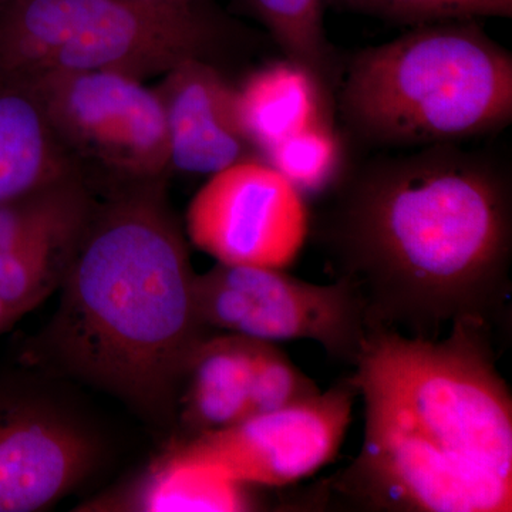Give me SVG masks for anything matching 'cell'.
<instances>
[{
  "mask_svg": "<svg viewBox=\"0 0 512 512\" xmlns=\"http://www.w3.org/2000/svg\"><path fill=\"white\" fill-rule=\"evenodd\" d=\"M3 2H5V0H0V5H2Z\"/></svg>",
  "mask_w": 512,
  "mask_h": 512,
  "instance_id": "603a6c76",
  "label": "cell"
},
{
  "mask_svg": "<svg viewBox=\"0 0 512 512\" xmlns=\"http://www.w3.org/2000/svg\"><path fill=\"white\" fill-rule=\"evenodd\" d=\"M70 175L35 84L0 72V202Z\"/></svg>",
  "mask_w": 512,
  "mask_h": 512,
  "instance_id": "9a60e30c",
  "label": "cell"
},
{
  "mask_svg": "<svg viewBox=\"0 0 512 512\" xmlns=\"http://www.w3.org/2000/svg\"><path fill=\"white\" fill-rule=\"evenodd\" d=\"M335 93L308 67L266 63L235 86L239 126L259 157L305 128L335 121Z\"/></svg>",
  "mask_w": 512,
  "mask_h": 512,
  "instance_id": "4fadbf2b",
  "label": "cell"
},
{
  "mask_svg": "<svg viewBox=\"0 0 512 512\" xmlns=\"http://www.w3.org/2000/svg\"><path fill=\"white\" fill-rule=\"evenodd\" d=\"M247 485L220 470L171 453L110 501L94 504L136 511H247ZM93 507V505H92Z\"/></svg>",
  "mask_w": 512,
  "mask_h": 512,
  "instance_id": "2e32d148",
  "label": "cell"
},
{
  "mask_svg": "<svg viewBox=\"0 0 512 512\" xmlns=\"http://www.w3.org/2000/svg\"><path fill=\"white\" fill-rule=\"evenodd\" d=\"M18 316L15 315L9 308H6L2 302H0V333L6 332L9 328L15 325Z\"/></svg>",
  "mask_w": 512,
  "mask_h": 512,
  "instance_id": "7402d4cb",
  "label": "cell"
},
{
  "mask_svg": "<svg viewBox=\"0 0 512 512\" xmlns=\"http://www.w3.org/2000/svg\"><path fill=\"white\" fill-rule=\"evenodd\" d=\"M326 242L369 328L413 336L488 322L507 295L512 194L503 165L460 144L370 161L343 181Z\"/></svg>",
  "mask_w": 512,
  "mask_h": 512,
  "instance_id": "6da1fadb",
  "label": "cell"
},
{
  "mask_svg": "<svg viewBox=\"0 0 512 512\" xmlns=\"http://www.w3.org/2000/svg\"><path fill=\"white\" fill-rule=\"evenodd\" d=\"M319 392L316 383L293 365L275 343L254 339L251 416L284 409Z\"/></svg>",
  "mask_w": 512,
  "mask_h": 512,
  "instance_id": "ffe728a7",
  "label": "cell"
},
{
  "mask_svg": "<svg viewBox=\"0 0 512 512\" xmlns=\"http://www.w3.org/2000/svg\"><path fill=\"white\" fill-rule=\"evenodd\" d=\"M258 20L288 59L311 69L335 93L342 69L325 28L329 0H234Z\"/></svg>",
  "mask_w": 512,
  "mask_h": 512,
  "instance_id": "e0dca14e",
  "label": "cell"
},
{
  "mask_svg": "<svg viewBox=\"0 0 512 512\" xmlns=\"http://www.w3.org/2000/svg\"><path fill=\"white\" fill-rule=\"evenodd\" d=\"M198 315L208 329L262 340H311L330 357L355 365L369 322L355 285H318L285 269L218 264L195 276Z\"/></svg>",
  "mask_w": 512,
  "mask_h": 512,
  "instance_id": "52a82bcc",
  "label": "cell"
},
{
  "mask_svg": "<svg viewBox=\"0 0 512 512\" xmlns=\"http://www.w3.org/2000/svg\"><path fill=\"white\" fill-rule=\"evenodd\" d=\"M487 336L478 320L441 340L369 328L350 377L365 441L345 493L380 510H512L511 393Z\"/></svg>",
  "mask_w": 512,
  "mask_h": 512,
  "instance_id": "3957f363",
  "label": "cell"
},
{
  "mask_svg": "<svg viewBox=\"0 0 512 512\" xmlns=\"http://www.w3.org/2000/svg\"><path fill=\"white\" fill-rule=\"evenodd\" d=\"M252 352L254 339L234 333L208 335L195 349L177 409L187 440L251 416Z\"/></svg>",
  "mask_w": 512,
  "mask_h": 512,
  "instance_id": "5bb4252c",
  "label": "cell"
},
{
  "mask_svg": "<svg viewBox=\"0 0 512 512\" xmlns=\"http://www.w3.org/2000/svg\"><path fill=\"white\" fill-rule=\"evenodd\" d=\"M94 202L79 175L0 202V302L19 319L59 291Z\"/></svg>",
  "mask_w": 512,
  "mask_h": 512,
  "instance_id": "8fae6325",
  "label": "cell"
},
{
  "mask_svg": "<svg viewBox=\"0 0 512 512\" xmlns=\"http://www.w3.org/2000/svg\"><path fill=\"white\" fill-rule=\"evenodd\" d=\"M57 144L94 194L170 174L156 89L116 72L47 74L32 82Z\"/></svg>",
  "mask_w": 512,
  "mask_h": 512,
  "instance_id": "8992f818",
  "label": "cell"
},
{
  "mask_svg": "<svg viewBox=\"0 0 512 512\" xmlns=\"http://www.w3.org/2000/svg\"><path fill=\"white\" fill-rule=\"evenodd\" d=\"M241 28L217 5L178 8L146 0H5L0 72L164 76L190 59L217 63ZM218 64V63H217Z\"/></svg>",
  "mask_w": 512,
  "mask_h": 512,
  "instance_id": "5b68a950",
  "label": "cell"
},
{
  "mask_svg": "<svg viewBox=\"0 0 512 512\" xmlns=\"http://www.w3.org/2000/svg\"><path fill=\"white\" fill-rule=\"evenodd\" d=\"M336 104L379 147L460 144L512 120V55L476 19L412 26L367 47L342 72Z\"/></svg>",
  "mask_w": 512,
  "mask_h": 512,
  "instance_id": "277c9868",
  "label": "cell"
},
{
  "mask_svg": "<svg viewBox=\"0 0 512 512\" xmlns=\"http://www.w3.org/2000/svg\"><path fill=\"white\" fill-rule=\"evenodd\" d=\"M356 396L348 379L292 406L183 441L175 453L247 487L295 484L338 456Z\"/></svg>",
  "mask_w": 512,
  "mask_h": 512,
  "instance_id": "30bf717a",
  "label": "cell"
},
{
  "mask_svg": "<svg viewBox=\"0 0 512 512\" xmlns=\"http://www.w3.org/2000/svg\"><path fill=\"white\" fill-rule=\"evenodd\" d=\"M185 235L218 264L286 269L308 239V205L264 158H247L208 177L188 204Z\"/></svg>",
  "mask_w": 512,
  "mask_h": 512,
  "instance_id": "9c48e42d",
  "label": "cell"
},
{
  "mask_svg": "<svg viewBox=\"0 0 512 512\" xmlns=\"http://www.w3.org/2000/svg\"><path fill=\"white\" fill-rule=\"evenodd\" d=\"M262 158L305 198L343 184L348 174V146L335 121H323L285 138Z\"/></svg>",
  "mask_w": 512,
  "mask_h": 512,
  "instance_id": "ac0fdd59",
  "label": "cell"
},
{
  "mask_svg": "<svg viewBox=\"0 0 512 512\" xmlns=\"http://www.w3.org/2000/svg\"><path fill=\"white\" fill-rule=\"evenodd\" d=\"M146 2L178 6V8H202V6L215 5L214 0H146Z\"/></svg>",
  "mask_w": 512,
  "mask_h": 512,
  "instance_id": "44dd1931",
  "label": "cell"
},
{
  "mask_svg": "<svg viewBox=\"0 0 512 512\" xmlns=\"http://www.w3.org/2000/svg\"><path fill=\"white\" fill-rule=\"evenodd\" d=\"M167 178L96 195L45 329L23 352L97 387L160 429L177 420L185 372L207 338Z\"/></svg>",
  "mask_w": 512,
  "mask_h": 512,
  "instance_id": "7a4b0ae2",
  "label": "cell"
},
{
  "mask_svg": "<svg viewBox=\"0 0 512 512\" xmlns=\"http://www.w3.org/2000/svg\"><path fill=\"white\" fill-rule=\"evenodd\" d=\"M167 124L170 174L210 175L259 157L239 126L235 84L217 63L190 59L156 87Z\"/></svg>",
  "mask_w": 512,
  "mask_h": 512,
  "instance_id": "7c38bea8",
  "label": "cell"
},
{
  "mask_svg": "<svg viewBox=\"0 0 512 512\" xmlns=\"http://www.w3.org/2000/svg\"><path fill=\"white\" fill-rule=\"evenodd\" d=\"M104 460L101 431L46 377L0 369V512L47 510Z\"/></svg>",
  "mask_w": 512,
  "mask_h": 512,
  "instance_id": "ba28073f",
  "label": "cell"
},
{
  "mask_svg": "<svg viewBox=\"0 0 512 512\" xmlns=\"http://www.w3.org/2000/svg\"><path fill=\"white\" fill-rule=\"evenodd\" d=\"M329 5L404 26L512 16V0H329Z\"/></svg>",
  "mask_w": 512,
  "mask_h": 512,
  "instance_id": "d6986e66",
  "label": "cell"
}]
</instances>
